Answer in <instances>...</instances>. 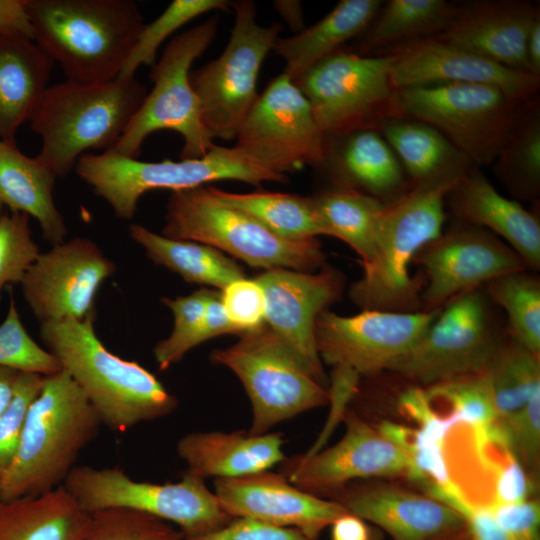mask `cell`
<instances>
[{
    "label": "cell",
    "mask_w": 540,
    "mask_h": 540,
    "mask_svg": "<svg viewBox=\"0 0 540 540\" xmlns=\"http://www.w3.org/2000/svg\"><path fill=\"white\" fill-rule=\"evenodd\" d=\"M210 188L224 203L248 214L284 239L303 241L324 235L311 197L265 190L234 193Z\"/></svg>",
    "instance_id": "cell-36"
},
{
    "label": "cell",
    "mask_w": 540,
    "mask_h": 540,
    "mask_svg": "<svg viewBox=\"0 0 540 540\" xmlns=\"http://www.w3.org/2000/svg\"><path fill=\"white\" fill-rule=\"evenodd\" d=\"M91 514L63 486L0 501V540H83Z\"/></svg>",
    "instance_id": "cell-31"
},
{
    "label": "cell",
    "mask_w": 540,
    "mask_h": 540,
    "mask_svg": "<svg viewBox=\"0 0 540 540\" xmlns=\"http://www.w3.org/2000/svg\"><path fill=\"white\" fill-rule=\"evenodd\" d=\"M493 304L505 310L511 338L540 355V279L528 269L501 275L483 286Z\"/></svg>",
    "instance_id": "cell-38"
},
{
    "label": "cell",
    "mask_w": 540,
    "mask_h": 540,
    "mask_svg": "<svg viewBox=\"0 0 540 540\" xmlns=\"http://www.w3.org/2000/svg\"><path fill=\"white\" fill-rule=\"evenodd\" d=\"M442 308V307H441ZM441 308L418 312L363 310L341 316L328 309L315 322V344L322 362L361 378L402 357L422 338Z\"/></svg>",
    "instance_id": "cell-16"
},
{
    "label": "cell",
    "mask_w": 540,
    "mask_h": 540,
    "mask_svg": "<svg viewBox=\"0 0 540 540\" xmlns=\"http://www.w3.org/2000/svg\"><path fill=\"white\" fill-rule=\"evenodd\" d=\"M372 540H382V539H381V537L379 535H376V533L374 532Z\"/></svg>",
    "instance_id": "cell-60"
},
{
    "label": "cell",
    "mask_w": 540,
    "mask_h": 540,
    "mask_svg": "<svg viewBox=\"0 0 540 540\" xmlns=\"http://www.w3.org/2000/svg\"><path fill=\"white\" fill-rule=\"evenodd\" d=\"M214 494L232 518H251L301 530L318 540L321 532L348 511L334 500L310 494L270 470L215 478Z\"/></svg>",
    "instance_id": "cell-22"
},
{
    "label": "cell",
    "mask_w": 540,
    "mask_h": 540,
    "mask_svg": "<svg viewBox=\"0 0 540 540\" xmlns=\"http://www.w3.org/2000/svg\"><path fill=\"white\" fill-rule=\"evenodd\" d=\"M101 425L94 407L64 370L45 376L27 411L17 454L0 481V501L61 487Z\"/></svg>",
    "instance_id": "cell-4"
},
{
    "label": "cell",
    "mask_w": 540,
    "mask_h": 540,
    "mask_svg": "<svg viewBox=\"0 0 540 540\" xmlns=\"http://www.w3.org/2000/svg\"><path fill=\"white\" fill-rule=\"evenodd\" d=\"M483 286L449 300L422 338L389 371L429 386L487 372L509 337Z\"/></svg>",
    "instance_id": "cell-12"
},
{
    "label": "cell",
    "mask_w": 540,
    "mask_h": 540,
    "mask_svg": "<svg viewBox=\"0 0 540 540\" xmlns=\"http://www.w3.org/2000/svg\"><path fill=\"white\" fill-rule=\"evenodd\" d=\"M161 235L211 246L252 267L312 272L324 263L317 238L284 239L219 199L208 186L175 191L167 202Z\"/></svg>",
    "instance_id": "cell-7"
},
{
    "label": "cell",
    "mask_w": 540,
    "mask_h": 540,
    "mask_svg": "<svg viewBox=\"0 0 540 540\" xmlns=\"http://www.w3.org/2000/svg\"><path fill=\"white\" fill-rule=\"evenodd\" d=\"M211 291L209 288H201L186 296L161 299L172 312L173 328L169 336L158 342L153 349L159 370L168 369L204 342V312Z\"/></svg>",
    "instance_id": "cell-42"
},
{
    "label": "cell",
    "mask_w": 540,
    "mask_h": 540,
    "mask_svg": "<svg viewBox=\"0 0 540 540\" xmlns=\"http://www.w3.org/2000/svg\"><path fill=\"white\" fill-rule=\"evenodd\" d=\"M383 1L342 0L322 19L287 38H278L273 51L285 62L283 73L293 81L358 38L370 25Z\"/></svg>",
    "instance_id": "cell-30"
},
{
    "label": "cell",
    "mask_w": 540,
    "mask_h": 540,
    "mask_svg": "<svg viewBox=\"0 0 540 540\" xmlns=\"http://www.w3.org/2000/svg\"><path fill=\"white\" fill-rule=\"evenodd\" d=\"M0 34L34 41L27 0H0Z\"/></svg>",
    "instance_id": "cell-53"
},
{
    "label": "cell",
    "mask_w": 540,
    "mask_h": 540,
    "mask_svg": "<svg viewBox=\"0 0 540 540\" xmlns=\"http://www.w3.org/2000/svg\"><path fill=\"white\" fill-rule=\"evenodd\" d=\"M0 367L42 376L61 370L56 357L41 347L25 329L12 292L7 314L0 324Z\"/></svg>",
    "instance_id": "cell-43"
},
{
    "label": "cell",
    "mask_w": 540,
    "mask_h": 540,
    "mask_svg": "<svg viewBox=\"0 0 540 540\" xmlns=\"http://www.w3.org/2000/svg\"><path fill=\"white\" fill-rule=\"evenodd\" d=\"M96 313L40 324V338L96 410L102 425L124 433L170 415L178 406L154 374L112 353L98 338Z\"/></svg>",
    "instance_id": "cell-1"
},
{
    "label": "cell",
    "mask_w": 540,
    "mask_h": 540,
    "mask_svg": "<svg viewBox=\"0 0 540 540\" xmlns=\"http://www.w3.org/2000/svg\"><path fill=\"white\" fill-rule=\"evenodd\" d=\"M528 73L540 77V14L533 20L525 44Z\"/></svg>",
    "instance_id": "cell-56"
},
{
    "label": "cell",
    "mask_w": 540,
    "mask_h": 540,
    "mask_svg": "<svg viewBox=\"0 0 540 540\" xmlns=\"http://www.w3.org/2000/svg\"><path fill=\"white\" fill-rule=\"evenodd\" d=\"M115 271L114 262L94 241L74 237L40 252L20 286L40 324L84 320L96 313V294Z\"/></svg>",
    "instance_id": "cell-18"
},
{
    "label": "cell",
    "mask_w": 540,
    "mask_h": 540,
    "mask_svg": "<svg viewBox=\"0 0 540 540\" xmlns=\"http://www.w3.org/2000/svg\"><path fill=\"white\" fill-rule=\"evenodd\" d=\"M147 95L135 76L100 83L49 85L29 120L41 139L36 157L66 177L88 150H111Z\"/></svg>",
    "instance_id": "cell-5"
},
{
    "label": "cell",
    "mask_w": 540,
    "mask_h": 540,
    "mask_svg": "<svg viewBox=\"0 0 540 540\" xmlns=\"http://www.w3.org/2000/svg\"><path fill=\"white\" fill-rule=\"evenodd\" d=\"M184 540H314L301 530L251 518H233L224 527Z\"/></svg>",
    "instance_id": "cell-51"
},
{
    "label": "cell",
    "mask_w": 540,
    "mask_h": 540,
    "mask_svg": "<svg viewBox=\"0 0 540 540\" xmlns=\"http://www.w3.org/2000/svg\"><path fill=\"white\" fill-rule=\"evenodd\" d=\"M378 130L396 154L410 185L460 177L474 166L441 132L422 121L392 117Z\"/></svg>",
    "instance_id": "cell-32"
},
{
    "label": "cell",
    "mask_w": 540,
    "mask_h": 540,
    "mask_svg": "<svg viewBox=\"0 0 540 540\" xmlns=\"http://www.w3.org/2000/svg\"><path fill=\"white\" fill-rule=\"evenodd\" d=\"M39 254L29 216L4 212L0 216V302L3 289L20 284Z\"/></svg>",
    "instance_id": "cell-45"
},
{
    "label": "cell",
    "mask_w": 540,
    "mask_h": 540,
    "mask_svg": "<svg viewBox=\"0 0 540 540\" xmlns=\"http://www.w3.org/2000/svg\"><path fill=\"white\" fill-rule=\"evenodd\" d=\"M128 231L152 262L178 274L186 282L221 291L229 283L245 277L239 264L206 244L171 239L141 224H130Z\"/></svg>",
    "instance_id": "cell-34"
},
{
    "label": "cell",
    "mask_w": 540,
    "mask_h": 540,
    "mask_svg": "<svg viewBox=\"0 0 540 540\" xmlns=\"http://www.w3.org/2000/svg\"><path fill=\"white\" fill-rule=\"evenodd\" d=\"M343 420L346 432L334 446L284 459L281 473L290 483L316 495L337 492L359 478L411 479L410 460L399 446L353 411L347 409Z\"/></svg>",
    "instance_id": "cell-19"
},
{
    "label": "cell",
    "mask_w": 540,
    "mask_h": 540,
    "mask_svg": "<svg viewBox=\"0 0 540 540\" xmlns=\"http://www.w3.org/2000/svg\"><path fill=\"white\" fill-rule=\"evenodd\" d=\"M34 42L66 80L117 78L144 26L133 0H27Z\"/></svg>",
    "instance_id": "cell-3"
},
{
    "label": "cell",
    "mask_w": 540,
    "mask_h": 540,
    "mask_svg": "<svg viewBox=\"0 0 540 540\" xmlns=\"http://www.w3.org/2000/svg\"><path fill=\"white\" fill-rule=\"evenodd\" d=\"M318 169L326 173L332 187L355 190L384 204L410 187L396 154L376 129L325 136Z\"/></svg>",
    "instance_id": "cell-26"
},
{
    "label": "cell",
    "mask_w": 540,
    "mask_h": 540,
    "mask_svg": "<svg viewBox=\"0 0 540 540\" xmlns=\"http://www.w3.org/2000/svg\"><path fill=\"white\" fill-rule=\"evenodd\" d=\"M497 178L517 199L536 201L540 195V105L529 101L495 160Z\"/></svg>",
    "instance_id": "cell-37"
},
{
    "label": "cell",
    "mask_w": 540,
    "mask_h": 540,
    "mask_svg": "<svg viewBox=\"0 0 540 540\" xmlns=\"http://www.w3.org/2000/svg\"><path fill=\"white\" fill-rule=\"evenodd\" d=\"M83 540H184V535L146 513L111 508L91 513Z\"/></svg>",
    "instance_id": "cell-44"
},
{
    "label": "cell",
    "mask_w": 540,
    "mask_h": 540,
    "mask_svg": "<svg viewBox=\"0 0 540 540\" xmlns=\"http://www.w3.org/2000/svg\"><path fill=\"white\" fill-rule=\"evenodd\" d=\"M217 30L218 18L213 16L168 42L151 67L152 90L109 151L138 158L145 139L163 129L182 136L181 159L203 157L214 147V137L203 123L200 103L190 83V72L194 61L212 44Z\"/></svg>",
    "instance_id": "cell-8"
},
{
    "label": "cell",
    "mask_w": 540,
    "mask_h": 540,
    "mask_svg": "<svg viewBox=\"0 0 540 540\" xmlns=\"http://www.w3.org/2000/svg\"><path fill=\"white\" fill-rule=\"evenodd\" d=\"M331 540H372L374 532L365 520L352 514L345 513L331 525Z\"/></svg>",
    "instance_id": "cell-55"
},
{
    "label": "cell",
    "mask_w": 540,
    "mask_h": 540,
    "mask_svg": "<svg viewBox=\"0 0 540 540\" xmlns=\"http://www.w3.org/2000/svg\"><path fill=\"white\" fill-rule=\"evenodd\" d=\"M239 337L211 359L242 382L252 405L250 434L268 433L280 422L329 404L328 388L266 323Z\"/></svg>",
    "instance_id": "cell-9"
},
{
    "label": "cell",
    "mask_w": 540,
    "mask_h": 540,
    "mask_svg": "<svg viewBox=\"0 0 540 540\" xmlns=\"http://www.w3.org/2000/svg\"><path fill=\"white\" fill-rule=\"evenodd\" d=\"M294 82L325 136L378 130L393 117L397 88L387 55L362 56L344 47Z\"/></svg>",
    "instance_id": "cell-14"
},
{
    "label": "cell",
    "mask_w": 540,
    "mask_h": 540,
    "mask_svg": "<svg viewBox=\"0 0 540 540\" xmlns=\"http://www.w3.org/2000/svg\"><path fill=\"white\" fill-rule=\"evenodd\" d=\"M334 501L393 540H442L466 527L464 518L450 506L393 486L347 490Z\"/></svg>",
    "instance_id": "cell-24"
},
{
    "label": "cell",
    "mask_w": 540,
    "mask_h": 540,
    "mask_svg": "<svg viewBox=\"0 0 540 540\" xmlns=\"http://www.w3.org/2000/svg\"><path fill=\"white\" fill-rule=\"evenodd\" d=\"M425 490L430 497L450 506L464 518L471 540H512L488 507L471 501L453 481L430 485Z\"/></svg>",
    "instance_id": "cell-48"
},
{
    "label": "cell",
    "mask_w": 540,
    "mask_h": 540,
    "mask_svg": "<svg viewBox=\"0 0 540 540\" xmlns=\"http://www.w3.org/2000/svg\"><path fill=\"white\" fill-rule=\"evenodd\" d=\"M235 22L228 43L215 60L190 72L202 120L214 138L232 140L258 97L261 66L282 30L280 23L261 26L251 0L232 2Z\"/></svg>",
    "instance_id": "cell-13"
},
{
    "label": "cell",
    "mask_w": 540,
    "mask_h": 540,
    "mask_svg": "<svg viewBox=\"0 0 540 540\" xmlns=\"http://www.w3.org/2000/svg\"><path fill=\"white\" fill-rule=\"evenodd\" d=\"M88 513L122 508L174 523L184 539L214 532L233 518L220 506L205 479L186 470L175 483L136 481L118 467L75 466L63 485Z\"/></svg>",
    "instance_id": "cell-11"
},
{
    "label": "cell",
    "mask_w": 540,
    "mask_h": 540,
    "mask_svg": "<svg viewBox=\"0 0 540 540\" xmlns=\"http://www.w3.org/2000/svg\"><path fill=\"white\" fill-rule=\"evenodd\" d=\"M412 263L424 271V312L439 309L455 296L501 275L528 269L521 257L495 234L457 219L424 245Z\"/></svg>",
    "instance_id": "cell-17"
},
{
    "label": "cell",
    "mask_w": 540,
    "mask_h": 540,
    "mask_svg": "<svg viewBox=\"0 0 540 540\" xmlns=\"http://www.w3.org/2000/svg\"><path fill=\"white\" fill-rule=\"evenodd\" d=\"M225 334L240 335L241 332L228 319L221 302L220 291L212 289L204 312L203 340L205 342Z\"/></svg>",
    "instance_id": "cell-54"
},
{
    "label": "cell",
    "mask_w": 540,
    "mask_h": 540,
    "mask_svg": "<svg viewBox=\"0 0 540 540\" xmlns=\"http://www.w3.org/2000/svg\"><path fill=\"white\" fill-rule=\"evenodd\" d=\"M44 377L19 372L12 398L0 415V481L17 454L27 411L40 393Z\"/></svg>",
    "instance_id": "cell-46"
},
{
    "label": "cell",
    "mask_w": 540,
    "mask_h": 540,
    "mask_svg": "<svg viewBox=\"0 0 540 540\" xmlns=\"http://www.w3.org/2000/svg\"><path fill=\"white\" fill-rule=\"evenodd\" d=\"M230 322L242 333L265 323V298L256 279L241 278L220 291Z\"/></svg>",
    "instance_id": "cell-49"
},
{
    "label": "cell",
    "mask_w": 540,
    "mask_h": 540,
    "mask_svg": "<svg viewBox=\"0 0 540 540\" xmlns=\"http://www.w3.org/2000/svg\"><path fill=\"white\" fill-rule=\"evenodd\" d=\"M381 55L390 59L396 88L483 84L500 89L518 102L538 97L540 77L497 64L438 36L404 43Z\"/></svg>",
    "instance_id": "cell-20"
},
{
    "label": "cell",
    "mask_w": 540,
    "mask_h": 540,
    "mask_svg": "<svg viewBox=\"0 0 540 540\" xmlns=\"http://www.w3.org/2000/svg\"><path fill=\"white\" fill-rule=\"evenodd\" d=\"M428 397L448 407L446 416L453 425L484 429L498 420L487 372L453 378L425 388Z\"/></svg>",
    "instance_id": "cell-40"
},
{
    "label": "cell",
    "mask_w": 540,
    "mask_h": 540,
    "mask_svg": "<svg viewBox=\"0 0 540 540\" xmlns=\"http://www.w3.org/2000/svg\"><path fill=\"white\" fill-rule=\"evenodd\" d=\"M461 177V176H460ZM460 177L410 185L384 204L370 260L350 288L351 300L363 310L421 311L423 274L409 272L417 252L436 239L446 219V196Z\"/></svg>",
    "instance_id": "cell-2"
},
{
    "label": "cell",
    "mask_w": 540,
    "mask_h": 540,
    "mask_svg": "<svg viewBox=\"0 0 540 540\" xmlns=\"http://www.w3.org/2000/svg\"><path fill=\"white\" fill-rule=\"evenodd\" d=\"M280 433L193 432L177 443L189 471L206 479L232 478L270 470L285 459Z\"/></svg>",
    "instance_id": "cell-27"
},
{
    "label": "cell",
    "mask_w": 540,
    "mask_h": 540,
    "mask_svg": "<svg viewBox=\"0 0 540 540\" xmlns=\"http://www.w3.org/2000/svg\"><path fill=\"white\" fill-rule=\"evenodd\" d=\"M228 0H173L151 23L142 27L118 77H133L142 66H153L160 45L192 19L213 10L227 11Z\"/></svg>",
    "instance_id": "cell-41"
},
{
    "label": "cell",
    "mask_w": 540,
    "mask_h": 540,
    "mask_svg": "<svg viewBox=\"0 0 540 540\" xmlns=\"http://www.w3.org/2000/svg\"><path fill=\"white\" fill-rule=\"evenodd\" d=\"M459 4L445 0L382 2L367 29L345 48L377 56L398 45L440 35L453 21Z\"/></svg>",
    "instance_id": "cell-33"
},
{
    "label": "cell",
    "mask_w": 540,
    "mask_h": 540,
    "mask_svg": "<svg viewBox=\"0 0 540 540\" xmlns=\"http://www.w3.org/2000/svg\"><path fill=\"white\" fill-rule=\"evenodd\" d=\"M235 138L237 148L277 174L318 169L323 161L325 135L308 99L284 73L258 94Z\"/></svg>",
    "instance_id": "cell-15"
},
{
    "label": "cell",
    "mask_w": 540,
    "mask_h": 540,
    "mask_svg": "<svg viewBox=\"0 0 540 540\" xmlns=\"http://www.w3.org/2000/svg\"><path fill=\"white\" fill-rule=\"evenodd\" d=\"M18 373V371L0 367V415L12 398Z\"/></svg>",
    "instance_id": "cell-58"
},
{
    "label": "cell",
    "mask_w": 540,
    "mask_h": 540,
    "mask_svg": "<svg viewBox=\"0 0 540 540\" xmlns=\"http://www.w3.org/2000/svg\"><path fill=\"white\" fill-rule=\"evenodd\" d=\"M55 63L32 40L0 34V140L15 143L30 120Z\"/></svg>",
    "instance_id": "cell-29"
},
{
    "label": "cell",
    "mask_w": 540,
    "mask_h": 540,
    "mask_svg": "<svg viewBox=\"0 0 540 540\" xmlns=\"http://www.w3.org/2000/svg\"><path fill=\"white\" fill-rule=\"evenodd\" d=\"M499 423L513 456L535 476L540 457V392L516 412L499 418Z\"/></svg>",
    "instance_id": "cell-47"
},
{
    "label": "cell",
    "mask_w": 540,
    "mask_h": 540,
    "mask_svg": "<svg viewBox=\"0 0 540 540\" xmlns=\"http://www.w3.org/2000/svg\"><path fill=\"white\" fill-rule=\"evenodd\" d=\"M534 482L527 470L511 455L496 468L494 496L488 505L517 503L530 499Z\"/></svg>",
    "instance_id": "cell-52"
},
{
    "label": "cell",
    "mask_w": 540,
    "mask_h": 540,
    "mask_svg": "<svg viewBox=\"0 0 540 540\" xmlns=\"http://www.w3.org/2000/svg\"><path fill=\"white\" fill-rule=\"evenodd\" d=\"M446 204L454 219L504 238L533 272L540 269V221L517 200L499 193L477 166L452 186Z\"/></svg>",
    "instance_id": "cell-25"
},
{
    "label": "cell",
    "mask_w": 540,
    "mask_h": 540,
    "mask_svg": "<svg viewBox=\"0 0 540 540\" xmlns=\"http://www.w3.org/2000/svg\"><path fill=\"white\" fill-rule=\"evenodd\" d=\"M74 170L94 193L104 199L116 217L131 219L139 199L153 190L181 191L221 180H235L259 186L265 182H286L277 174L234 147H214L203 157L158 162L141 161L113 151L85 153Z\"/></svg>",
    "instance_id": "cell-6"
},
{
    "label": "cell",
    "mask_w": 540,
    "mask_h": 540,
    "mask_svg": "<svg viewBox=\"0 0 540 540\" xmlns=\"http://www.w3.org/2000/svg\"><path fill=\"white\" fill-rule=\"evenodd\" d=\"M274 7L295 34L306 27L300 1L279 0L274 2Z\"/></svg>",
    "instance_id": "cell-57"
},
{
    "label": "cell",
    "mask_w": 540,
    "mask_h": 540,
    "mask_svg": "<svg viewBox=\"0 0 540 540\" xmlns=\"http://www.w3.org/2000/svg\"><path fill=\"white\" fill-rule=\"evenodd\" d=\"M499 418L522 408L540 392V359L509 335L487 371Z\"/></svg>",
    "instance_id": "cell-39"
},
{
    "label": "cell",
    "mask_w": 540,
    "mask_h": 540,
    "mask_svg": "<svg viewBox=\"0 0 540 540\" xmlns=\"http://www.w3.org/2000/svg\"><path fill=\"white\" fill-rule=\"evenodd\" d=\"M56 179L36 156L25 155L15 143L0 141V216L6 211L32 216L52 246L64 242L68 233L54 201Z\"/></svg>",
    "instance_id": "cell-28"
},
{
    "label": "cell",
    "mask_w": 540,
    "mask_h": 540,
    "mask_svg": "<svg viewBox=\"0 0 540 540\" xmlns=\"http://www.w3.org/2000/svg\"><path fill=\"white\" fill-rule=\"evenodd\" d=\"M539 14V5L528 1L462 4L438 37L497 64L528 73L526 38Z\"/></svg>",
    "instance_id": "cell-23"
},
{
    "label": "cell",
    "mask_w": 540,
    "mask_h": 540,
    "mask_svg": "<svg viewBox=\"0 0 540 540\" xmlns=\"http://www.w3.org/2000/svg\"><path fill=\"white\" fill-rule=\"evenodd\" d=\"M324 235L347 243L367 263L384 203L361 192L331 187L310 196Z\"/></svg>",
    "instance_id": "cell-35"
},
{
    "label": "cell",
    "mask_w": 540,
    "mask_h": 540,
    "mask_svg": "<svg viewBox=\"0 0 540 540\" xmlns=\"http://www.w3.org/2000/svg\"><path fill=\"white\" fill-rule=\"evenodd\" d=\"M255 279L264 293L265 323L326 387L328 379L315 344V322L322 311L340 299L344 277L333 268H323L319 273L274 268Z\"/></svg>",
    "instance_id": "cell-21"
},
{
    "label": "cell",
    "mask_w": 540,
    "mask_h": 540,
    "mask_svg": "<svg viewBox=\"0 0 540 540\" xmlns=\"http://www.w3.org/2000/svg\"><path fill=\"white\" fill-rule=\"evenodd\" d=\"M512 540H540V503L535 498L509 504L486 505Z\"/></svg>",
    "instance_id": "cell-50"
},
{
    "label": "cell",
    "mask_w": 540,
    "mask_h": 540,
    "mask_svg": "<svg viewBox=\"0 0 540 540\" xmlns=\"http://www.w3.org/2000/svg\"><path fill=\"white\" fill-rule=\"evenodd\" d=\"M442 540H471L470 538V535L467 531V528L465 527L463 530H461L460 532L452 535V536H449L447 538H444Z\"/></svg>",
    "instance_id": "cell-59"
},
{
    "label": "cell",
    "mask_w": 540,
    "mask_h": 540,
    "mask_svg": "<svg viewBox=\"0 0 540 540\" xmlns=\"http://www.w3.org/2000/svg\"><path fill=\"white\" fill-rule=\"evenodd\" d=\"M528 102L483 84L397 88L393 117L431 125L480 168L493 163Z\"/></svg>",
    "instance_id": "cell-10"
},
{
    "label": "cell",
    "mask_w": 540,
    "mask_h": 540,
    "mask_svg": "<svg viewBox=\"0 0 540 540\" xmlns=\"http://www.w3.org/2000/svg\"><path fill=\"white\" fill-rule=\"evenodd\" d=\"M1 141V140H0Z\"/></svg>",
    "instance_id": "cell-61"
}]
</instances>
